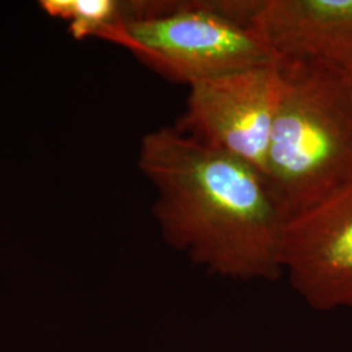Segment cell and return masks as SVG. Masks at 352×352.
<instances>
[{
	"mask_svg": "<svg viewBox=\"0 0 352 352\" xmlns=\"http://www.w3.org/2000/svg\"><path fill=\"white\" fill-rule=\"evenodd\" d=\"M261 0L126 1L109 42L164 78L192 85L277 60L254 24Z\"/></svg>",
	"mask_w": 352,
	"mask_h": 352,
	"instance_id": "obj_3",
	"label": "cell"
},
{
	"mask_svg": "<svg viewBox=\"0 0 352 352\" xmlns=\"http://www.w3.org/2000/svg\"><path fill=\"white\" fill-rule=\"evenodd\" d=\"M280 265L312 309H352V180L283 223Z\"/></svg>",
	"mask_w": 352,
	"mask_h": 352,
	"instance_id": "obj_5",
	"label": "cell"
},
{
	"mask_svg": "<svg viewBox=\"0 0 352 352\" xmlns=\"http://www.w3.org/2000/svg\"><path fill=\"white\" fill-rule=\"evenodd\" d=\"M278 62L282 88L264 177L286 222L352 180V97L338 68Z\"/></svg>",
	"mask_w": 352,
	"mask_h": 352,
	"instance_id": "obj_2",
	"label": "cell"
},
{
	"mask_svg": "<svg viewBox=\"0 0 352 352\" xmlns=\"http://www.w3.org/2000/svg\"><path fill=\"white\" fill-rule=\"evenodd\" d=\"M280 88L278 59L195 82L175 128L264 175Z\"/></svg>",
	"mask_w": 352,
	"mask_h": 352,
	"instance_id": "obj_4",
	"label": "cell"
},
{
	"mask_svg": "<svg viewBox=\"0 0 352 352\" xmlns=\"http://www.w3.org/2000/svg\"><path fill=\"white\" fill-rule=\"evenodd\" d=\"M41 7L51 17L67 21L71 34L77 39L107 41L124 17V1L116 0H43Z\"/></svg>",
	"mask_w": 352,
	"mask_h": 352,
	"instance_id": "obj_7",
	"label": "cell"
},
{
	"mask_svg": "<svg viewBox=\"0 0 352 352\" xmlns=\"http://www.w3.org/2000/svg\"><path fill=\"white\" fill-rule=\"evenodd\" d=\"M139 166L157 190L153 215L164 241L219 277L283 276V218L264 175L175 126L149 132Z\"/></svg>",
	"mask_w": 352,
	"mask_h": 352,
	"instance_id": "obj_1",
	"label": "cell"
},
{
	"mask_svg": "<svg viewBox=\"0 0 352 352\" xmlns=\"http://www.w3.org/2000/svg\"><path fill=\"white\" fill-rule=\"evenodd\" d=\"M254 24L277 59L338 69L352 60V0H261Z\"/></svg>",
	"mask_w": 352,
	"mask_h": 352,
	"instance_id": "obj_6",
	"label": "cell"
},
{
	"mask_svg": "<svg viewBox=\"0 0 352 352\" xmlns=\"http://www.w3.org/2000/svg\"><path fill=\"white\" fill-rule=\"evenodd\" d=\"M340 72H342L346 87L349 89L352 97V60L350 63L346 64L343 68H340Z\"/></svg>",
	"mask_w": 352,
	"mask_h": 352,
	"instance_id": "obj_8",
	"label": "cell"
}]
</instances>
